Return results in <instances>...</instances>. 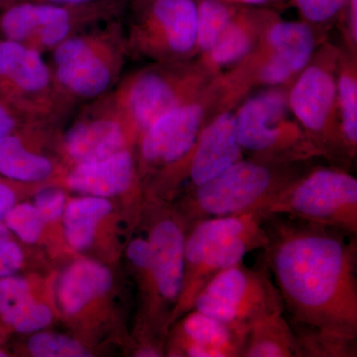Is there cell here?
Segmentation results:
<instances>
[{
	"label": "cell",
	"mask_w": 357,
	"mask_h": 357,
	"mask_svg": "<svg viewBox=\"0 0 357 357\" xmlns=\"http://www.w3.org/2000/svg\"><path fill=\"white\" fill-rule=\"evenodd\" d=\"M266 261L294 325L357 340L356 243L333 227L274 215Z\"/></svg>",
	"instance_id": "obj_1"
},
{
	"label": "cell",
	"mask_w": 357,
	"mask_h": 357,
	"mask_svg": "<svg viewBox=\"0 0 357 357\" xmlns=\"http://www.w3.org/2000/svg\"><path fill=\"white\" fill-rule=\"evenodd\" d=\"M56 86L68 105H79L116 88L129 59L121 17L91 23L48 54Z\"/></svg>",
	"instance_id": "obj_2"
},
{
	"label": "cell",
	"mask_w": 357,
	"mask_h": 357,
	"mask_svg": "<svg viewBox=\"0 0 357 357\" xmlns=\"http://www.w3.org/2000/svg\"><path fill=\"white\" fill-rule=\"evenodd\" d=\"M264 220L259 211H249L192 223L185 236L184 280L178 296L182 311L192 309L198 294L215 275L266 246Z\"/></svg>",
	"instance_id": "obj_3"
},
{
	"label": "cell",
	"mask_w": 357,
	"mask_h": 357,
	"mask_svg": "<svg viewBox=\"0 0 357 357\" xmlns=\"http://www.w3.org/2000/svg\"><path fill=\"white\" fill-rule=\"evenodd\" d=\"M333 227L356 237L357 180L342 169H314L298 175L261 211Z\"/></svg>",
	"instance_id": "obj_4"
},
{
	"label": "cell",
	"mask_w": 357,
	"mask_h": 357,
	"mask_svg": "<svg viewBox=\"0 0 357 357\" xmlns=\"http://www.w3.org/2000/svg\"><path fill=\"white\" fill-rule=\"evenodd\" d=\"M131 10L124 26L129 58L185 62L198 51L197 0H143L132 2Z\"/></svg>",
	"instance_id": "obj_5"
},
{
	"label": "cell",
	"mask_w": 357,
	"mask_h": 357,
	"mask_svg": "<svg viewBox=\"0 0 357 357\" xmlns=\"http://www.w3.org/2000/svg\"><path fill=\"white\" fill-rule=\"evenodd\" d=\"M286 164L241 159L217 177L194 187L189 204L192 225L249 211L261 213L268 202L298 176L286 170Z\"/></svg>",
	"instance_id": "obj_6"
},
{
	"label": "cell",
	"mask_w": 357,
	"mask_h": 357,
	"mask_svg": "<svg viewBox=\"0 0 357 357\" xmlns=\"http://www.w3.org/2000/svg\"><path fill=\"white\" fill-rule=\"evenodd\" d=\"M201 69L185 62L150 63L122 76L114 89L136 139L162 115L198 100Z\"/></svg>",
	"instance_id": "obj_7"
},
{
	"label": "cell",
	"mask_w": 357,
	"mask_h": 357,
	"mask_svg": "<svg viewBox=\"0 0 357 357\" xmlns=\"http://www.w3.org/2000/svg\"><path fill=\"white\" fill-rule=\"evenodd\" d=\"M123 13L112 6L76 7L46 0H0V39L44 55L86 25L121 17Z\"/></svg>",
	"instance_id": "obj_8"
},
{
	"label": "cell",
	"mask_w": 357,
	"mask_h": 357,
	"mask_svg": "<svg viewBox=\"0 0 357 357\" xmlns=\"http://www.w3.org/2000/svg\"><path fill=\"white\" fill-rule=\"evenodd\" d=\"M288 109L287 93L274 88L249 98L234 114L239 142L253 159L288 164L321 155L306 133L288 121Z\"/></svg>",
	"instance_id": "obj_9"
},
{
	"label": "cell",
	"mask_w": 357,
	"mask_h": 357,
	"mask_svg": "<svg viewBox=\"0 0 357 357\" xmlns=\"http://www.w3.org/2000/svg\"><path fill=\"white\" fill-rule=\"evenodd\" d=\"M0 100L31 119L62 121L75 110L56 86L43 54L0 39Z\"/></svg>",
	"instance_id": "obj_10"
},
{
	"label": "cell",
	"mask_w": 357,
	"mask_h": 357,
	"mask_svg": "<svg viewBox=\"0 0 357 357\" xmlns=\"http://www.w3.org/2000/svg\"><path fill=\"white\" fill-rule=\"evenodd\" d=\"M192 309L225 323L248 326L285 310L269 277L241 263L215 275L198 294Z\"/></svg>",
	"instance_id": "obj_11"
},
{
	"label": "cell",
	"mask_w": 357,
	"mask_h": 357,
	"mask_svg": "<svg viewBox=\"0 0 357 357\" xmlns=\"http://www.w3.org/2000/svg\"><path fill=\"white\" fill-rule=\"evenodd\" d=\"M62 135L63 151L73 166L107 158L136 138L114 91L79 105Z\"/></svg>",
	"instance_id": "obj_12"
},
{
	"label": "cell",
	"mask_w": 357,
	"mask_h": 357,
	"mask_svg": "<svg viewBox=\"0 0 357 357\" xmlns=\"http://www.w3.org/2000/svg\"><path fill=\"white\" fill-rule=\"evenodd\" d=\"M289 109L306 129V135L330 158L349 156L342 132L335 126L337 79L328 68L307 65L288 95Z\"/></svg>",
	"instance_id": "obj_13"
},
{
	"label": "cell",
	"mask_w": 357,
	"mask_h": 357,
	"mask_svg": "<svg viewBox=\"0 0 357 357\" xmlns=\"http://www.w3.org/2000/svg\"><path fill=\"white\" fill-rule=\"evenodd\" d=\"M204 117L206 110L199 98L160 116L139 137L143 163L161 168L189 165Z\"/></svg>",
	"instance_id": "obj_14"
},
{
	"label": "cell",
	"mask_w": 357,
	"mask_h": 357,
	"mask_svg": "<svg viewBox=\"0 0 357 357\" xmlns=\"http://www.w3.org/2000/svg\"><path fill=\"white\" fill-rule=\"evenodd\" d=\"M236 114L223 112L204 124L192 149L188 171L192 185L198 187L225 172L243 159Z\"/></svg>",
	"instance_id": "obj_15"
},
{
	"label": "cell",
	"mask_w": 357,
	"mask_h": 357,
	"mask_svg": "<svg viewBox=\"0 0 357 357\" xmlns=\"http://www.w3.org/2000/svg\"><path fill=\"white\" fill-rule=\"evenodd\" d=\"M180 326L181 351L188 357H241L249 326L232 325L192 309Z\"/></svg>",
	"instance_id": "obj_16"
},
{
	"label": "cell",
	"mask_w": 357,
	"mask_h": 357,
	"mask_svg": "<svg viewBox=\"0 0 357 357\" xmlns=\"http://www.w3.org/2000/svg\"><path fill=\"white\" fill-rule=\"evenodd\" d=\"M184 229L176 220H160L150 231V272L157 292L169 301L177 300L182 290L185 272Z\"/></svg>",
	"instance_id": "obj_17"
},
{
	"label": "cell",
	"mask_w": 357,
	"mask_h": 357,
	"mask_svg": "<svg viewBox=\"0 0 357 357\" xmlns=\"http://www.w3.org/2000/svg\"><path fill=\"white\" fill-rule=\"evenodd\" d=\"M132 152L124 149L88 163L73 166L67 184L75 191L95 197H109L128 191L135 178Z\"/></svg>",
	"instance_id": "obj_18"
},
{
	"label": "cell",
	"mask_w": 357,
	"mask_h": 357,
	"mask_svg": "<svg viewBox=\"0 0 357 357\" xmlns=\"http://www.w3.org/2000/svg\"><path fill=\"white\" fill-rule=\"evenodd\" d=\"M266 41L270 57L287 68L293 76L310 65L316 50L314 30L307 22L275 21L268 27Z\"/></svg>",
	"instance_id": "obj_19"
},
{
	"label": "cell",
	"mask_w": 357,
	"mask_h": 357,
	"mask_svg": "<svg viewBox=\"0 0 357 357\" xmlns=\"http://www.w3.org/2000/svg\"><path fill=\"white\" fill-rule=\"evenodd\" d=\"M112 283V274L102 265L86 260L75 263L59 286L61 306L68 314H76L91 301L107 293Z\"/></svg>",
	"instance_id": "obj_20"
},
{
	"label": "cell",
	"mask_w": 357,
	"mask_h": 357,
	"mask_svg": "<svg viewBox=\"0 0 357 357\" xmlns=\"http://www.w3.org/2000/svg\"><path fill=\"white\" fill-rule=\"evenodd\" d=\"M21 126L0 142V175L20 182L46 180L53 175L55 165L28 146Z\"/></svg>",
	"instance_id": "obj_21"
},
{
	"label": "cell",
	"mask_w": 357,
	"mask_h": 357,
	"mask_svg": "<svg viewBox=\"0 0 357 357\" xmlns=\"http://www.w3.org/2000/svg\"><path fill=\"white\" fill-rule=\"evenodd\" d=\"M241 357H300L297 337L283 314L249 326Z\"/></svg>",
	"instance_id": "obj_22"
},
{
	"label": "cell",
	"mask_w": 357,
	"mask_h": 357,
	"mask_svg": "<svg viewBox=\"0 0 357 357\" xmlns=\"http://www.w3.org/2000/svg\"><path fill=\"white\" fill-rule=\"evenodd\" d=\"M112 206L100 197L70 202L65 213V231L73 248L84 249L93 243L98 223L109 215Z\"/></svg>",
	"instance_id": "obj_23"
},
{
	"label": "cell",
	"mask_w": 357,
	"mask_h": 357,
	"mask_svg": "<svg viewBox=\"0 0 357 357\" xmlns=\"http://www.w3.org/2000/svg\"><path fill=\"white\" fill-rule=\"evenodd\" d=\"M255 13L236 9L231 22L217 45L206 55L211 66L227 67L248 56L255 45V36L250 27V20Z\"/></svg>",
	"instance_id": "obj_24"
},
{
	"label": "cell",
	"mask_w": 357,
	"mask_h": 357,
	"mask_svg": "<svg viewBox=\"0 0 357 357\" xmlns=\"http://www.w3.org/2000/svg\"><path fill=\"white\" fill-rule=\"evenodd\" d=\"M290 324V323H289ZM297 337L300 357H356V340L316 328L290 324Z\"/></svg>",
	"instance_id": "obj_25"
},
{
	"label": "cell",
	"mask_w": 357,
	"mask_h": 357,
	"mask_svg": "<svg viewBox=\"0 0 357 357\" xmlns=\"http://www.w3.org/2000/svg\"><path fill=\"white\" fill-rule=\"evenodd\" d=\"M198 51L204 55L217 45L218 40L231 22L236 7L223 0H199Z\"/></svg>",
	"instance_id": "obj_26"
},
{
	"label": "cell",
	"mask_w": 357,
	"mask_h": 357,
	"mask_svg": "<svg viewBox=\"0 0 357 357\" xmlns=\"http://www.w3.org/2000/svg\"><path fill=\"white\" fill-rule=\"evenodd\" d=\"M340 130L349 156L356 155L357 145V81L356 73L344 69L337 81Z\"/></svg>",
	"instance_id": "obj_27"
},
{
	"label": "cell",
	"mask_w": 357,
	"mask_h": 357,
	"mask_svg": "<svg viewBox=\"0 0 357 357\" xmlns=\"http://www.w3.org/2000/svg\"><path fill=\"white\" fill-rule=\"evenodd\" d=\"M2 318L17 332L31 333L48 326L51 323L52 312L48 307L29 296L2 314Z\"/></svg>",
	"instance_id": "obj_28"
},
{
	"label": "cell",
	"mask_w": 357,
	"mask_h": 357,
	"mask_svg": "<svg viewBox=\"0 0 357 357\" xmlns=\"http://www.w3.org/2000/svg\"><path fill=\"white\" fill-rule=\"evenodd\" d=\"M3 220L6 227L25 243H36L41 236L44 222L37 208L31 204H13Z\"/></svg>",
	"instance_id": "obj_29"
},
{
	"label": "cell",
	"mask_w": 357,
	"mask_h": 357,
	"mask_svg": "<svg viewBox=\"0 0 357 357\" xmlns=\"http://www.w3.org/2000/svg\"><path fill=\"white\" fill-rule=\"evenodd\" d=\"M29 351L37 357H84L91 354L75 340L52 333H39L29 342Z\"/></svg>",
	"instance_id": "obj_30"
},
{
	"label": "cell",
	"mask_w": 357,
	"mask_h": 357,
	"mask_svg": "<svg viewBox=\"0 0 357 357\" xmlns=\"http://www.w3.org/2000/svg\"><path fill=\"white\" fill-rule=\"evenodd\" d=\"M305 22L321 25L335 20L347 10L349 0H294Z\"/></svg>",
	"instance_id": "obj_31"
},
{
	"label": "cell",
	"mask_w": 357,
	"mask_h": 357,
	"mask_svg": "<svg viewBox=\"0 0 357 357\" xmlns=\"http://www.w3.org/2000/svg\"><path fill=\"white\" fill-rule=\"evenodd\" d=\"M29 296V285L24 279L11 276L1 278L0 280V316L6 314Z\"/></svg>",
	"instance_id": "obj_32"
},
{
	"label": "cell",
	"mask_w": 357,
	"mask_h": 357,
	"mask_svg": "<svg viewBox=\"0 0 357 357\" xmlns=\"http://www.w3.org/2000/svg\"><path fill=\"white\" fill-rule=\"evenodd\" d=\"M65 204L64 192L57 188H47L37 195L36 206L43 222H50L62 213Z\"/></svg>",
	"instance_id": "obj_33"
},
{
	"label": "cell",
	"mask_w": 357,
	"mask_h": 357,
	"mask_svg": "<svg viewBox=\"0 0 357 357\" xmlns=\"http://www.w3.org/2000/svg\"><path fill=\"white\" fill-rule=\"evenodd\" d=\"M22 262V252L17 244L8 241L0 245V278L15 273Z\"/></svg>",
	"instance_id": "obj_34"
},
{
	"label": "cell",
	"mask_w": 357,
	"mask_h": 357,
	"mask_svg": "<svg viewBox=\"0 0 357 357\" xmlns=\"http://www.w3.org/2000/svg\"><path fill=\"white\" fill-rule=\"evenodd\" d=\"M29 117L25 116L0 100V142L16 130L23 122L30 121Z\"/></svg>",
	"instance_id": "obj_35"
},
{
	"label": "cell",
	"mask_w": 357,
	"mask_h": 357,
	"mask_svg": "<svg viewBox=\"0 0 357 357\" xmlns=\"http://www.w3.org/2000/svg\"><path fill=\"white\" fill-rule=\"evenodd\" d=\"M128 255L130 261L139 268H150L151 265V248L148 241L135 239L128 246Z\"/></svg>",
	"instance_id": "obj_36"
},
{
	"label": "cell",
	"mask_w": 357,
	"mask_h": 357,
	"mask_svg": "<svg viewBox=\"0 0 357 357\" xmlns=\"http://www.w3.org/2000/svg\"><path fill=\"white\" fill-rule=\"evenodd\" d=\"M54 3L62 4L68 6H112L119 7L126 10L130 0H46Z\"/></svg>",
	"instance_id": "obj_37"
},
{
	"label": "cell",
	"mask_w": 357,
	"mask_h": 357,
	"mask_svg": "<svg viewBox=\"0 0 357 357\" xmlns=\"http://www.w3.org/2000/svg\"><path fill=\"white\" fill-rule=\"evenodd\" d=\"M15 201L13 190L6 183L0 181V222L6 217L7 211L10 210Z\"/></svg>",
	"instance_id": "obj_38"
},
{
	"label": "cell",
	"mask_w": 357,
	"mask_h": 357,
	"mask_svg": "<svg viewBox=\"0 0 357 357\" xmlns=\"http://www.w3.org/2000/svg\"><path fill=\"white\" fill-rule=\"evenodd\" d=\"M223 1L229 2V3L243 4L248 6H262L269 3L270 0H223Z\"/></svg>",
	"instance_id": "obj_39"
},
{
	"label": "cell",
	"mask_w": 357,
	"mask_h": 357,
	"mask_svg": "<svg viewBox=\"0 0 357 357\" xmlns=\"http://www.w3.org/2000/svg\"><path fill=\"white\" fill-rule=\"evenodd\" d=\"M9 229L3 223L0 222V245L9 241Z\"/></svg>",
	"instance_id": "obj_40"
},
{
	"label": "cell",
	"mask_w": 357,
	"mask_h": 357,
	"mask_svg": "<svg viewBox=\"0 0 357 357\" xmlns=\"http://www.w3.org/2000/svg\"><path fill=\"white\" fill-rule=\"evenodd\" d=\"M143 1V0H130V2L129 3H132V2H140Z\"/></svg>",
	"instance_id": "obj_41"
},
{
	"label": "cell",
	"mask_w": 357,
	"mask_h": 357,
	"mask_svg": "<svg viewBox=\"0 0 357 357\" xmlns=\"http://www.w3.org/2000/svg\"><path fill=\"white\" fill-rule=\"evenodd\" d=\"M6 356V354L3 351H0V357Z\"/></svg>",
	"instance_id": "obj_42"
}]
</instances>
